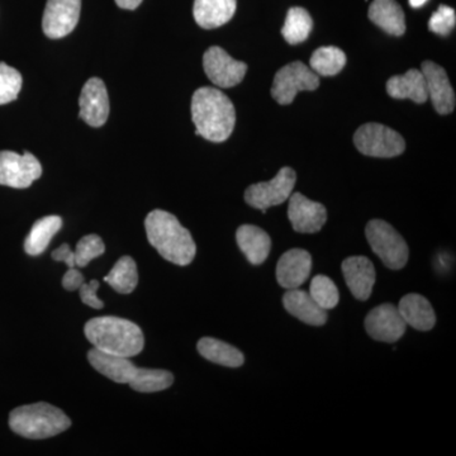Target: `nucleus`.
Instances as JSON below:
<instances>
[{"instance_id": "nucleus-1", "label": "nucleus", "mask_w": 456, "mask_h": 456, "mask_svg": "<svg viewBox=\"0 0 456 456\" xmlns=\"http://www.w3.org/2000/svg\"><path fill=\"white\" fill-rule=\"evenodd\" d=\"M191 119L198 136L211 142H224L235 128L236 110L221 90L203 86L191 98Z\"/></svg>"}, {"instance_id": "nucleus-2", "label": "nucleus", "mask_w": 456, "mask_h": 456, "mask_svg": "<svg viewBox=\"0 0 456 456\" xmlns=\"http://www.w3.org/2000/svg\"><path fill=\"white\" fill-rule=\"evenodd\" d=\"M147 239L165 260L179 266H187L197 254V246L187 228L175 216L155 209L145 220Z\"/></svg>"}, {"instance_id": "nucleus-3", "label": "nucleus", "mask_w": 456, "mask_h": 456, "mask_svg": "<svg viewBox=\"0 0 456 456\" xmlns=\"http://www.w3.org/2000/svg\"><path fill=\"white\" fill-rule=\"evenodd\" d=\"M84 332L95 349L113 355L132 358L145 346V338L140 327L125 318H92L84 327Z\"/></svg>"}, {"instance_id": "nucleus-4", "label": "nucleus", "mask_w": 456, "mask_h": 456, "mask_svg": "<svg viewBox=\"0 0 456 456\" xmlns=\"http://www.w3.org/2000/svg\"><path fill=\"white\" fill-rule=\"evenodd\" d=\"M70 426V419L61 410L45 402L18 407L9 415V428L26 439L56 436Z\"/></svg>"}, {"instance_id": "nucleus-5", "label": "nucleus", "mask_w": 456, "mask_h": 456, "mask_svg": "<svg viewBox=\"0 0 456 456\" xmlns=\"http://www.w3.org/2000/svg\"><path fill=\"white\" fill-rule=\"evenodd\" d=\"M365 236L371 250L387 268L401 270L406 266L410 248L403 237L388 222L371 220L365 228Z\"/></svg>"}, {"instance_id": "nucleus-6", "label": "nucleus", "mask_w": 456, "mask_h": 456, "mask_svg": "<svg viewBox=\"0 0 456 456\" xmlns=\"http://www.w3.org/2000/svg\"><path fill=\"white\" fill-rule=\"evenodd\" d=\"M354 143L362 155L391 159L403 154L406 142L397 131L380 123H367L354 134Z\"/></svg>"}, {"instance_id": "nucleus-7", "label": "nucleus", "mask_w": 456, "mask_h": 456, "mask_svg": "<svg viewBox=\"0 0 456 456\" xmlns=\"http://www.w3.org/2000/svg\"><path fill=\"white\" fill-rule=\"evenodd\" d=\"M320 86V77L307 65L301 61L283 66L275 74L272 86V95L281 106L292 104L294 98L303 90H316Z\"/></svg>"}, {"instance_id": "nucleus-8", "label": "nucleus", "mask_w": 456, "mask_h": 456, "mask_svg": "<svg viewBox=\"0 0 456 456\" xmlns=\"http://www.w3.org/2000/svg\"><path fill=\"white\" fill-rule=\"evenodd\" d=\"M296 182V171L292 167H281L274 179L270 182L256 183L246 189V203L253 208L266 211L289 200Z\"/></svg>"}, {"instance_id": "nucleus-9", "label": "nucleus", "mask_w": 456, "mask_h": 456, "mask_svg": "<svg viewBox=\"0 0 456 456\" xmlns=\"http://www.w3.org/2000/svg\"><path fill=\"white\" fill-rule=\"evenodd\" d=\"M41 175L40 161L31 152L0 151V185L26 189Z\"/></svg>"}, {"instance_id": "nucleus-10", "label": "nucleus", "mask_w": 456, "mask_h": 456, "mask_svg": "<svg viewBox=\"0 0 456 456\" xmlns=\"http://www.w3.org/2000/svg\"><path fill=\"white\" fill-rule=\"evenodd\" d=\"M207 77L220 88H232L244 80L248 65L232 59L222 47L212 46L203 56Z\"/></svg>"}, {"instance_id": "nucleus-11", "label": "nucleus", "mask_w": 456, "mask_h": 456, "mask_svg": "<svg viewBox=\"0 0 456 456\" xmlns=\"http://www.w3.org/2000/svg\"><path fill=\"white\" fill-rule=\"evenodd\" d=\"M82 0H47L42 29L49 38L65 37L74 31L80 18Z\"/></svg>"}, {"instance_id": "nucleus-12", "label": "nucleus", "mask_w": 456, "mask_h": 456, "mask_svg": "<svg viewBox=\"0 0 456 456\" xmlns=\"http://www.w3.org/2000/svg\"><path fill=\"white\" fill-rule=\"evenodd\" d=\"M407 325L398 308L391 303H384L369 312L365 318V330L375 341L395 344L406 332Z\"/></svg>"}, {"instance_id": "nucleus-13", "label": "nucleus", "mask_w": 456, "mask_h": 456, "mask_svg": "<svg viewBox=\"0 0 456 456\" xmlns=\"http://www.w3.org/2000/svg\"><path fill=\"white\" fill-rule=\"evenodd\" d=\"M288 218L296 232L316 233L325 226L327 209L322 203L314 202L301 193H293L289 197Z\"/></svg>"}, {"instance_id": "nucleus-14", "label": "nucleus", "mask_w": 456, "mask_h": 456, "mask_svg": "<svg viewBox=\"0 0 456 456\" xmlns=\"http://www.w3.org/2000/svg\"><path fill=\"white\" fill-rule=\"evenodd\" d=\"M79 117L92 127H102L110 116V98L106 84L99 77H92L83 86L79 98Z\"/></svg>"}, {"instance_id": "nucleus-15", "label": "nucleus", "mask_w": 456, "mask_h": 456, "mask_svg": "<svg viewBox=\"0 0 456 456\" xmlns=\"http://www.w3.org/2000/svg\"><path fill=\"white\" fill-rule=\"evenodd\" d=\"M421 71L425 77L428 97L431 99L436 112L443 116L452 113L455 110V93L445 69L434 61H425L422 62Z\"/></svg>"}, {"instance_id": "nucleus-16", "label": "nucleus", "mask_w": 456, "mask_h": 456, "mask_svg": "<svg viewBox=\"0 0 456 456\" xmlns=\"http://www.w3.org/2000/svg\"><path fill=\"white\" fill-rule=\"evenodd\" d=\"M342 274L350 292L359 301H367L377 279L373 263L365 256H350L342 261Z\"/></svg>"}, {"instance_id": "nucleus-17", "label": "nucleus", "mask_w": 456, "mask_h": 456, "mask_svg": "<svg viewBox=\"0 0 456 456\" xmlns=\"http://www.w3.org/2000/svg\"><path fill=\"white\" fill-rule=\"evenodd\" d=\"M311 270V254L303 248H292L281 255L278 261V283L285 289H297L310 278Z\"/></svg>"}, {"instance_id": "nucleus-18", "label": "nucleus", "mask_w": 456, "mask_h": 456, "mask_svg": "<svg viewBox=\"0 0 456 456\" xmlns=\"http://www.w3.org/2000/svg\"><path fill=\"white\" fill-rule=\"evenodd\" d=\"M88 360L95 370L119 384H131L136 379L140 370L130 358L104 353L95 347L89 351Z\"/></svg>"}, {"instance_id": "nucleus-19", "label": "nucleus", "mask_w": 456, "mask_h": 456, "mask_svg": "<svg viewBox=\"0 0 456 456\" xmlns=\"http://www.w3.org/2000/svg\"><path fill=\"white\" fill-rule=\"evenodd\" d=\"M285 311L311 326H323L327 322V311L314 302L311 294L305 290L288 289L283 296Z\"/></svg>"}, {"instance_id": "nucleus-20", "label": "nucleus", "mask_w": 456, "mask_h": 456, "mask_svg": "<svg viewBox=\"0 0 456 456\" xmlns=\"http://www.w3.org/2000/svg\"><path fill=\"white\" fill-rule=\"evenodd\" d=\"M236 241L246 259L253 265L263 264L272 250V239L268 233L254 224H242L237 228Z\"/></svg>"}, {"instance_id": "nucleus-21", "label": "nucleus", "mask_w": 456, "mask_h": 456, "mask_svg": "<svg viewBox=\"0 0 456 456\" xmlns=\"http://www.w3.org/2000/svg\"><path fill=\"white\" fill-rule=\"evenodd\" d=\"M397 308L406 325L413 327L417 331H430L436 323V314L431 303L421 294H407L401 299Z\"/></svg>"}, {"instance_id": "nucleus-22", "label": "nucleus", "mask_w": 456, "mask_h": 456, "mask_svg": "<svg viewBox=\"0 0 456 456\" xmlns=\"http://www.w3.org/2000/svg\"><path fill=\"white\" fill-rule=\"evenodd\" d=\"M236 8V0H194L193 16L198 26L215 29L230 22Z\"/></svg>"}, {"instance_id": "nucleus-23", "label": "nucleus", "mask_w": 456, "mask_h": 456, "mask_svg": "<svg viewBox=\"0 0 456 456\" xmlns=\"http://www.w3.org/2000/svg\"><path fill=\"white\" fill-rule=\"evenodd\" d=\"M369 20L388 35L401 37L406 32L403 9L397 0H373L369 7Z\"/></svg>"}, {"instance_id": "nucleus-24", "label": "nucleus", "mask_w": 456, "mask_h": 456, "mask_svg": "<svg viewBox=\"0 0 456 456\" xmlns=\"http://www.w3.org/2000/svg\"><path fill=\"white\" fill-rule=\"evenodd\" d=\"M387 92L395 99H411L417 104L428 102V89L422 71L411 69L406 74L395 75L387 82Z\"/></svg>"}, {"instance_id": "nucleus-25", "label": "nucleus", "mask_w": 456, "mask_h": 456, "mask_svg": "<svg viewBox=\"0 0 456 456\" xmlns=\"http://www.w3.org/2000/svg\"><path fill=\"white\" fill-rule=\"evenodd\" d=\"M197 349L204 359L224 367L240 368L245 362V356L241 351L217 338H200L198 341Z\"/></svg>"}, {"instance_id": "nucleus-26", "label": "nucleus", "mask_w": 456, "mask_h": 456, "mask_svg": "<svg viewBox=\"0 0 456 456\" xmlns=\"http://www.w3.org/2000/svg\"><path fill=\"white\" fill-rule=\"evenodd\" d=\"M61 226L62 220L59 216H47L35 222L25 241L26 253L31 256H38L44 253Z\"/></svg>"}, {"instance_id": "nucleus-27", "label": "nucleus", "mask_w": 456, "mask_h": 456, "mask_svg": "<svg viewBox=\"0 0 456 456\" xmlns=\"http://www.w3.org/2000/svg\"><path fill=\"white\" fill-rule=\"evenodd\" d=\"M312 28L314 20L311 14L305 8L293 7L288 11L281 35L288 44L298 45L310 37Z\"/></svg>"}, {"instance_id": "nucleus-28", "label": "nucleus", "mask_w": 456, "mask_h": 456, "mask_svg": "<svg viewBox=\"0 0 456 456\" xmlns=\"http://www.w3.org/2000/svg\"><path fill=\"white\" fill-rule=\"evenodd\" d=\"M116 292L128 294L136 289L139 283V273L134 260L130 256H123L117 261L110 274L104 277Z\"/></svg>"}, {"instance_id": "nucleus-29", "label": "nucleus", "mask_w": 456, "mask_h": 456, "mask_svg": "<svg viewBox=\"0 0 456 456\" xmlns=\"http://www.w3.org/2000/svg\"><path fill=\"white\" fill-rule=\"evenodd\" d=\"M346 55L336 46L320 47L312 53L310 66L321 77H335L346 65Z\"/></svg>"}, {"instance_id": "nucleus-30", "label": "nucleus", "mask_w": 456, "mask_h": 456, "mask_svg": "<svg viewBox=\"0 0 456 456\" xmlns=\"http://www.w3.org/2000/svg\"><path fill=\"white\" fill-rule=\"evenodd\" d=\"M174 375L160 369L140 368L136 379L130 384L134 391L140 393H155L165 391L173 386Z\"/></svg>"}, {"instance_id": "nucleus-31", "label": "nucleus", "mask_w": 456, "mask_h": 456, "mask_svg": "<svg viewBox=\"0 0 456 456\" xmlns=\"http://www.w3.org/2000/svg\"><path fill=\"white\" fill-rule=\"evenodd\" d=\"M310 294L314 302L326 311L335 308L340 301L338 287L334 281L326 275H316L312 279Z\"/></svg>"}, {"instance_id": "nucleus-32", "label": "nucleus", "mask_w": 456, "mask_h": 456, "mask_svg": "<svg viewBox=\"0 0 456 456\" xmlns=\"http://www.w3.org/2000/svg\"><path fill=\"white\" fill-rule=\"evenodd\" d=\"M22 75L5 62H0V106L16 101L22 88Z\"/></svg>"}, {"instance_id": "nucleus-33", "label": "nucleus", "mask_w": 456, "mask_h": 456, "mask_svg": "<svg viewBox=\"0 0 456 456\" xmlns=\"http://www.w3.org/2000/svg\"><path fill=\"white\" fill-rule=\"evenodd\" d=\"M106 253V246L98 235L84 236L77 245L75 263L79 268L88 265L90 261Z\"/></svg>"}, {"instance_id": "nucleus-34", "label": "nucleus", "mask_w": 456, "mask_h": 456, "mask_svg": "<svg viewBox=\"0 0 456 456\" xmlns=\"http://www.w3.org/2000/svg\"><path fill=\"white\" fill-rule=\"evenodd\" d=\"M456 14L454 9L448 5H440L428 20V28L436 35L446 36L455 28Z\"/></svg>"}, {"instance_id": "nucleus-35", "label": "nucleus", "mask_w": 456, "mask_h": 456, "mask_svg": "<svg viewBox=\"0 0 456 456\" xmlns=\"http://www.w3.org/2000/svg\"><path fill=\"white\" fill-rule=\"evenodd\" d=\"M98 289V281H92L88 284H82L79 290L80 298H82L84 305H89V307L94 308V310H101V308H103L104 303L97 297Z\"/></svg>"}, {"instance_id": "nucleus-36", "label": "nucleus", "mask_w": 456, "mask_h": 456, "mask_svg": "<svg viewBox=\"0 0 456 456\" xmlns=\"http://www.w3.org/2000/svg\"><path fill=\"white\" fill-rule=\"evenodd\" d=\"M53 259L66 264L69 269H74L77 266L74 251L71 250L70 246L68 244L61 245L59 248H56L53 253Z\"/></svg>"}, {"instance_id": "nucleus-37", "label": "nucleus", "mask_w": 456, "mask_h": 456, "mask_svg": "<svg viewBox=\"0 0 456 456\" xmlns=\"http://www.w3.org/2000/svg\"><path fill=\"white\" fill-rule=\"evenodd\" d=\"M84 283V277L82 273L77 269H69L62 278V287L65 288L66 290H77L82 287Z\"/></svg>"}, {"instance_id": "nucleus-38", "label": "nucleus", "mask_w": 456, "mask_h": 456, "mask_svg": "<svg viewBox=\"0 0 456 456\" xmlns=\"http://www.w3.org/2000/svg\"><path fill=\"white\" fill-rule=\"evenodd\" d=\"M116 3L119 8L134 11L142 3V0H116Z\"/></svg>"}, {"instance_id": "nucleus-39", "label": "nucleus", "mask_w": 456, "mask_h": 456, "mask_svg": "<svg viewBox=\"0 0 456 456\" xmlns=\"http://www.w3.org/2000/svg\"><path fill=\"white\" fill-rule=\"evenodd\" d=\"M428 3V0H410V5L412 8H421L422 5H425Z\"/></svg>"}]
</instances>
